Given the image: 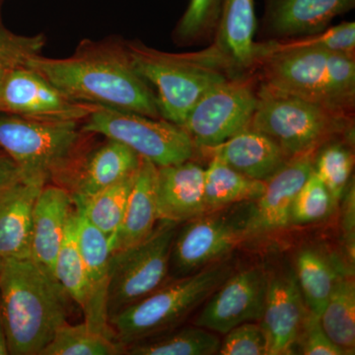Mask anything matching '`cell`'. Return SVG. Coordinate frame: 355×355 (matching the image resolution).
<instances>
[{
  "instance_id": "83f0119b",
  "label": "cell",
  "mask_w": 355,
  "mask_h": 355,
  "mask_svg": "<svg viewBox=\"0 0 355 355\" xmlns=\"http://www.w3.org/2000/svg\"><path fill=\"white\" fill-rule=\"evenodd\" d=\"M319 318L331 342L347 354H354L355 286L352 277L343 275L338 279Z\"/></svg>"
},
{
  "instance_id": "ac0fdd59",
  "label": "cell",
  "mask_w": 355,
  "mask_h": 355,
  "mask_svg": "<svg viewBox=\"0 0 355 355\" xmlns=\"http://www.w3.org/2000/svg\"><path fill=\"white\" fill-rule=\"evenodd\" d=\"M354 6L355 0H265L263 31L270 41L317 34Z\"/></svg>"
},
{
  "instance_id": "d6a6232c",
  "label": "cell",
  "mask_w": 355,
  "mask_h": 355,
  "mask_svg": "<svg viewBox=\"0 0 355 355\" xmlns=\"http://www.w3.org/2000/svg\"><path fill=\"white\" fill-rule=\"evenodd\" d=\"M354 154L343 142L327 141L314 157V172L323 182L335 205L350 183Z\"/></svg>"
},
{
  "instance_id": "7402d4cb",
  "label": "cell",
  "mask_w": 355,
  "mask_h": 355,
  "mask_svg": "<svg viewBox=\"0 0 355 355\" xmlns=\"http://www.w3.org/2000/svg\"><path fill=\"white\" fill-rule=\"evenodd\" d=\"M74 211L69 191L55 184H44L33 212L31 257L51 272Z\"/></svg>"
},
{
  "instance_id": "9a60e30c",
  "label": "cell",
  "mask_w": 355,
  "mask_h": 355,
  "mask_svg": "<svg viewBox=\"0 0 355 355\" xmlns=\"http://www.w3.org/2000/svg\"><path fill=\"white\" fill-rule=\"evenodd\" d=\"M308 313L293 268L280 266L268 272L260 323L268 338V355L294 354Z\"/></svg>"
},
{
  "instance_id": "4dcf8cb0",
  "label": "cell",
  "mask_w": 355,
  "mask_h": 355,
  "mask_svg": "<svg viewBox=\"0 0 355 355\" xmlns=\"http://www.w3.org/2000/svg\"><path fill=\"white\" fill-rule=\"evenodd\" d=\"M301 49H322L354 57L355 23L343 22L309 36L257 43L254 51L256 65L268 55Z\"/></svg>"
},
{
  "instance_id": "2e32d148",
  "label": "cell",
  "mask_w": 355,
  "mask_h": 355,
  "mask_svg": "<svg viewBox=\"0 0 355 355\" xmlns=\"http://www.w3.org/2000/svg\"><path fill=\"white\" fill-rule=\"evenodd\" d=\"M77 242L85 266L88 282V302L83 311L84 323L94 331L113 336L109 323L108 289L111 266V242L76 209Z\"/></svg>"
},
{
  "instance_id": "4fadbf2b",
  "label": "cell",
  "mask_w": 355,
  "mask_h": 355,
  "mask_svg": "<svg viewBox=\"0 0 355 355\" xmlns=\"http://www.w3.org/2000/svg\"><path fill=\"white\" fill-rule=\"evenodd\" d=\"M268 270L261 266L233 272L205 302L193 324L225 335L239 324L261 321Z\"/></svg>"
},
{
  "instance_id": "f546056e",
  "label": "cell",
  "mask_w": 355,
  "mask_h": 355,
  "mask_svg": "<svg viewBox=\"0 0 355 355\" xmlns=\"http://www.w3.org/2000/svg\"><path fill=\"white\" fill-rule=\"evenodd\" d=\"M125 345L113 336L94 331L85 323L69 322L58 329L41 355H120Z\"/></svg>"
},
{
  "instance_id": "1f68e13d",
  "label": "cell",
  "mask_w": 355,
  "mask_h": 355,
  "mask_svg": "<svg viewBox=\"0 0 355 355\" xmlns=\"http://www.w3.org/2000/svg\"><path fill=\"white\" fill-rule=\"evenodd\" d=\"M74 214L76 211L65 231L64 241L53 263V273L70 300L83 311L88 302V282L77 242Z\"/></svg>"
},
{
  "instance_id": "5bb4252c",
  "label": "cell",
  "mask_w": 355,
  "mask_h": 355,
  "mask_svg": "<svg viewBox=\"0 0 355 355\" xmlns=\"http://www.w3.org/2000/svg\"><path fill=\"white\" fill-rule=\"evenodd\" d=\"M106 139V137H105ZM140 156L116 140L81 147L53 183L67 190L73 202L85 200L137 172Z\"/></svg>"
},
{
  "instance_id": "7bdbcfd3",
  "label": "cell",
  "mask_w": 355,
  "mask_h": 355,
  "mask_svg": "<svg viewBox=\"0 0 355 355\" xmlns=\"http://www.w3.org/2000/svg\"><path fill=\"white\" fill-rule=\"evenodd\" d=\"M2 261H3V260H2L1 258H0V270H1Z\"/></svg>"
},
{
  "instance_id": "ba28073f",
  "label": "cell",
  "mask_w": 355,
  "mask_h": 355,
  "mask_svg": "<svg viewBox=\"0 0 355 355\" xmlns=\"http://www.w3.org/2000/svg\"><path fill=\"white\" fill-rule=\"evenodd\" d=\"M254 202L205 212L179 227L170 257V279L186 277L223 260L254 237Z\"/></svg>"
},
{
  "instance_id": "5b68a950",
  "label": "cell",
  "mask_w": 355,
  "mask_h": 355,
  "mask_svg": "<svg viewBox=\"0 0 355 355\" xmlns=\"http://www.w3.org/2000/svg\"><path fill=\"white\" fill-rule=\"evenodd\" d=\"M125 46L133 69L153 91L161 118L181 128L198 100L231 77L202 51L164 53L139 42H128Z\"/></svg>"
},
{
  "instance_id": "277c9868",
  "label": "cell",
  "mask_w": 355,
  "mask_h": 355,
  "mask_svg": "<svg viewBox=\"0 0 355 355\" xmlns=\"http://www.w3.org/2000/svg\"><path fill=\"white\" fill-rule=\"evenodd\" d=\"M234 272L229 259L170 279L139 302L110 319L114 338L127 345L177 328Z\"/></svg>"
},
{
  "instance_id": "ab89813d",
  "label": "cell",
  "mask_w": 355,
  "mask_h": 355,
  "mask_svg": "<svg viewBox=\"0 0 355 355\" xmlns=\"http://www.w3.org/2000/svg\"><path fill=\"white\" fill-rule=\"evenodd\" d=\"M19 178L20 171L17 165L0 149V191Z\"/></svg>"
},
{
  "instance_id": "74e56055",
  "label": "cell",
  "mask_w": 355,
  "mask_h": 355,
  "mask_svg": "<svg viewBox=\"0 0 355 355\" xmlns=\"http://www.w3.org/2000/svg\"><path fill=\"white\" fill-rule=\"evenodd\" d=\"M299 354L305 355H347V352L331 342L320 323V318L309 313L299 335Z\"/></svg>"
},
{
  "instance_id": "d6986e66",
  "label": "cell",
  "mask_w": 355,
  "mask_h": 355,
  "mask_svg": "<svg viewBox=\"0 0 355 355\" xmlns=\"http://www.w3.org/2000/svg\"><path fill=\"white\" fill-rule=\"evenodd\" d=\"M314 153L289 158L265 181L263 195L254 200L256 236L275 232L291 225L292 205L301 187L314 170Z\"/></svg>"
},
{
  "instance_id": "e0dca14e",
  "label": "cell",
  "mask_w": 355,
  "mask_h": 355,
  "mask_svg": "<svg viewBox=\"0 0 355 355\" xmlns=\"http://www.w3.org/2000/svg\"><path fill=\"white\" fill-rule=\"evenodd\" d=\"M256 27L254 0H223L216 43L205 51L230 76L251 69L256 65Z\"/></svg>"
},
{
  "instance_id": "484cf974",
  "label": "cell",
  "mask_w": 355,
  "mask_h": 355,
  "mask_svg": "<svg viewBox=\"0 0 355 355\" xmlns=\"http://www.w3.org/2000/svg\"><path fill=\"white\" fill-rule=\"evenodd\" d=\"M294 273L308 310L320 317L342 270L319 250L306 248L296 257Z\"/></svg>"
},
{
  "instance_id": "f35d334b",
  "label": "cell",
  "mask_w": 355,
  "mask_h": 355,
  "mask_svg": "<svg viewBox=\"0 0 355 355\" xmlns=\"http://www.w3.org/2000/svg\"><path fill=\"white\" fill-rule=\"evenodd\" d=\"M343 207L342 212L343 242L347 250L350 263L354 266L355 257V191L354 184L349 183L343 196Z\"/></svg>"
},
{
  "instance_id": "f1b7e54d",
  "label": "cell",
  "mask_w": 355,
  "mask_h": 355,
  "mask_svg": "<svg viewBox=\"0 0 355 355\" xmlns=\"http://www.w3.org/2000/svg\"><path fill=\"white\" fill-rule=\"evenodd\" d=\"M135 174L137 172L92 197L74 202L76 209L93 226L106 235L110 242L114 239L123 221Z\"/></svg>"
},
{
  "instance_id": "e575fe53",
  "label": "cell",
  "mask_w": 355,
  "mask_h": 355,
  "mask_svg": "<svg viewBox=\"0 0 355 355\" xmlns=\"http://www.w3.org/2000/svg\"><path fill=\"white\" fill-rule=\"evenodd\" d=\"M223 0H191L177 26L180 41L195 43L216 32Z\"/></svg>"
},
{
  "instance_id": "44dd1931",
  "label": "cell",
  "mask_w": 355,
  "mask_h": 355,
  "mask_svg": "<svg viewBox=\"0 0 355 355\" xmlns=\"http://www.w3.org/2000/svg\"><path fill=\"white\" fill-rule=\"evenodd\" d=\"M44 184L19 179L0 191V258L31 257L33 212Z\"/></svg>"
},
{
  "instance_id": "9c48e42d",
  "label": "cell",
  "mask_w": 355,
  "mask_h": 355,
  "mask_svg": "<svg viewBox=\"0 0 355 355\" xmlns=\"http://www.w3.org/2000/svg\"><path fill=\"white\" fill-rule=\"evenodd\" d=\"M80 130L116 140L157 167L190 160L198 151L183 128L125 110L99 107L84 120Z\"/></svg>"
},
{
  "instance_id": "52a82bcc",
  "label": "cell",
  "mask_w": 355,
  "mask_h": 355,
  "mask_svg": "<svg viewBox=\"0 0 355 355\" xmlns=\"http://www.w3.org/2000/svg\"><path fill=\"white\" fill-rule=\"evenodd\" d=\"M79 121H46L0 113V149L20 171V178L53 183L84 144Z\"/></svg>"
},
{
  "instance_id": "8d00e7d4",
  "label": "cell",
  "mask_w": 355,
  "mask_h": 355,
  "mask_svg": "<svg viewBox=\"0 0 355 355\" xmlns=\"http://www.w3.org/2000/svg\"><path fill=\"white\" fill-rule=\"evenodd\" d=\"M44 42L43 35L20 36L0 26V67L8 69L26 67L30 58L40 55Z\"/></svg>"
},
{
  "instance_id": "8992f818",
  "label": "cell",
  "mask_w": 355,
  "mask_h": 355,
  "mask_svg": "<svg viewBox=\"0 0 355 355\" xmlns=\"http://www.w3.org/2000/svg\"><path fill=\"white\" fill-rule=\"evenodd\" d=\"M250 128L275 140L288 157L316 153L327 141L352 128L342 113L261 85Z\"/></svg>"
},
{
  "instance_id": "3957f363",
  "label": "cell",
  "mask_w": 355,
  "mask_h": 355,
  "mask_svg": "<svg viewBox=\"0 0 355 355\" xmlns=\"http://www.w3.org/2000/svg\"><path fill=\"white\" fill-rule=\"evenodd\" d=\"M263 67L261 85L352 114L355 100L354 55L301 49L268 55Z\"/></svg>"
},
{
  "instance_id": "4316f807",
  "label": "cell",
  "mask_w": 355,
  "mask_h": 355,
  "mask_svg": "<svg viewBox=\"0 0 355 355\" xmlns=\"http://www.w3.org/2000/svg\"><path fill=\"white\" fill-rule=\"evenodd\" d=\"M220 338L202 327L172 329L160 335L125 347L130 355H214L220 349Z\"/></svg>"
},
{
  "instance_id": "836d02e7",
  "label": "cell",
  "mask_w": 355,
  "mask_h": 355,
  "mask_svg": "<svg viewBox=\"0 0 355 355\" xmlns=\"http://www.w3.org/2000/svg\"><path fill=\"white\" fill-rule=\"evenodd\" d=\"M334 207L331 193L313 170L292 205L291 224L305 225L322 220L330 214Z\"/></svg>"
},
{
  "instance_id": "b9f144b4",
  "label": "cell",
  "mask_w": 355,
  "mask_h": 355,
  "mask_svg": "<svg viewBox=\"0 0 355 355\" xmlns=\"http://www.w3.org/2000/svg\"><path fill=\"white\" fill-rule=\"evenodd\" d=\"M8 70L9 69H6V67H0V90H1L2 84H3L4 78H6Z\"/></svg>"
},
{
  "instance_id": "8fae6325",
  "label": "cell",
  "mask_w": 355,
  "mask_h": 355,
  "mask_svg": "<svg viewBox=\"0 0 355 355\" xmlns=\"http://www.w3.org/2000/svg\"><path fill=\"white\" fill-rule=\"evenodd\" d=\"M257 102L251 79L228 77L198 100L182 128L198 149L218 146L250 128Z\"/></svg>"
},
{
  "instance_id": "6da1fadb",
  "label": "cell",
  "mask_w": 355,
  "mask_h": 355,
  "mask_svg": "<svg viewBox=\"0 0 355 355\" xmlns=\"http://www.w3.org/2000/svg\"><path fill=\"white\" fill-rule=\"evenodd\" d=\"M26 67L73 101L162 119L153 91L133 69L125 44L83 42L71 57L39 55Z\"/></svg>"
},
{
  "instance_id": "30bf717a",
  "label": "cell",
  "mask_w": 355,
  "mask_h": 355,
  "mask_svg": "<svg viewBox=\"0 0 355 355\" xmlns=\"http://www.w3.org/2000/svg\"><path fill=\"white\" fill-rule=\"evenodd\" d=\"M180 225L159 220L144 241L112 253L107 303L109 321L169 279L173 242Z\"/></svg>"
},
{
  "instance_id": "ffe728a7",
  "label": "cell",
  "mask_w": 355,
  "mask_h": 355,
  "mask_svg": "<svg viewBox=\"0 0 355 355\" xmlns=\"http://www.w3.org/2000/svg\"><path fill=\"white\" fill-rule=\"evenodd\" d=\"M205 171L193 159L157 167L159 220L184 224L207 212Z\"/></svg>"
},
{
  "instance_id": "d4e9b609",
  "label": "cell",
  "mask_w": 355,
  "mask_h": 355,
  "mask_svg": "<svg viewBox=\"0 0 355 355\" xmlns=\"http://www.w3.org/2000/svg\"><path fill=\"white\" fill-rule=\"evenodd\" d=\"M205 171L207 212L237 203L254 202L263 195L266 182L245 176L216 157H210Z\"/></svg>"
},
{
  "instance_id": "d590c367",
  "label": "cell",
  "mask_w": 355,
  "mask_h": 355,
  "mask_svg": "<svg viewBox=\"0 0 355 355\" xmlns=\"http://www.w3.org/2000/svg\"><path fill=\"white\" fill-rule=\"evenodd\" d=\"M221 355H268V338L261 323L248 322L225 334Z\"/></svg>"
},
{
  "instance_id": "603a6c76",
  "label": "cell",
  "mask_w": 355,
  "mask_h": 355,
  "mask_svg": "<svg viewBox=\"0 0 355 355\" xmlns=\"http://www.w3.org/2000/svg\"><path fill=\"white\" fill-rule=\"evenodd\" d=\"M198 150L219 159L245 176L260 181H266L291 158L275 140L250 128L218 146Z\"/></svg>"
},
{
  "instance_id": "7a4b0ae2",
  "label": "cell",
  "mask_w": 355,
  "mask_h": 355,
  "mask_svg": "<svg viewBox=\"0 0 355 355\" xmlns=\"http://www.w3.org/2000/svg\"><path fill=\"white\" fill-rule=\"evenodd\" d=\"M69 300L53 273L32 257L3 260L0 307L9 354L41 355L69 322Z\"/></svg>"
},
{
  "instance_id": "7c38bea8",
  "label": "cell",
  "mask_w": 355,
  "mask_h": 355,
  "mask_svg": "<svg viewBox=\"0 0 355 355\" xmlns=\"http://www.w3.org/2000/svg\"><path fill=\"white\" fill-rule=\"evenodd\" d=\"M99 106L73 101L27 67L7 71L0 90V113L46 121H81Z\"/></svg>"
},
{
  "instance_id": "60d3db41",
  "label": "cell",
  "mask_w": 355,
  "mask_h": 355,
  "mask_svg": "<svg viewBox=\"0 0 355 355\" xmlns=\"http://www.w3.org/2000/svg\"><path fill=\"white\" fill-rule=\"evenodd\" d=\"M9 354L8 345L6 329H4L3 317H2L1 307H0V355Z\"/></svg>"
},
{
  "instance_id": "cb8c5ba5",
  "label": "cell",
  "mask_w": 355,
  "mask_h": 355,
  "mask_svg": "<svg viewBox=\"0 0 355 355\" xmlns=\"http://www.w3.org/2000/svg\"><path fill=\"white\" fill-rule=\"evenodd\" d=\"M156 184L157 166L140 157L125 216L111 241L112 253L139 244L153 233L159 222Z\"/></svg>"
}]
</instances>
